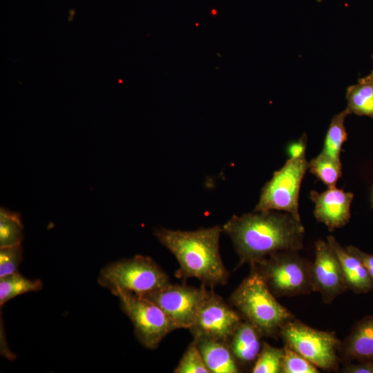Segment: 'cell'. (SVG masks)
<instances>
[{"label": "cell", "instance_id": "23", "mask_svg": "<svg viewBox=\"0 0 373 373\" xmlns=\"http://www.w3.org/2000/svg\"><path fill=\"white\" fill-rule=\"evenodd\" d=\"M175 373H211L193 340L187 347L174 369Z\"/></svg>", "mask_w": 373, "mask_h": 373}, {"label": "cell", "instance_id": "3", "mask_svg": "<svg viewBox=\"0 0 373 373\" xmlns=\"http://www.w3.org/2000/svg\"><path fill=\"white\" fill-rule=\"evenodd\" d=\"M229 301L242 318L253 324L263 337L279 336L283 326L294 318L252 267L249 274L232 292Z\"/></svg>", "mask_w": 373, "mask_h": 373}, {"label": "cell", "instance_id": "12", "mask_svg": "<svg viewBox=\"0 0 373 373\" xmlns=\"http://www.w3.org/2000/svg\"><path fill=\"white\" fill-rule=\"evenodd\" d=\"M353 198L352 193L336 186L329 187L320 193L312 191L310 199L314 203V217L325 224L330 231L342 227L350 219V204Z\"/></svg>", "mask_w": 373, "mask_h": 373}, {"label": "cell", "instance_id": "8", "mask_svg": "<svg viewBox=\"0 0 373 373\" xmlns=\"http://www.w3.org/2000/svg\"><path fill=\"white\" fill-rule=\"evenodd\" d=\"M116 296L121 309L133 323L137 339L144 347L155 350L164 337L177 329L167 315L151 301L126 291Z\"/></svg>", "mask_w": 373, "mask_h": 373}, {"label": "cell", "instance_id": "10", "mask_svg": "<svg viewBox=\"0 0 373 373\" xmlns=\"http://www.w3.org/2000/svg\"><path fill=\"white\" fill-rule=\"evenodd\" d=\"M242 320L234 307L209 290L189 330L193 338L207 337L228 343Z\"/></svg>", "mask_w": 373, "mask_h": 373}, {"label": "cell", "instance_id": "30", "mask_svg": "<svg viewBox=\"0 0 373 373\" xmlns=\"http://www.w3.org/2000/svg\"><path fill=\"white\" fill-rule=\"evenodd\" d=\"M372 204H373V195H372Z\"/></svg>", "mask_w": 373, "mask_h": 373}, {"label": "cell", "instance_id": "11", "mask_svg": "<svg viewBox=\"0 0 373 373\" xmlns=\"http://www.w3.org/2000/svg\"><path fill=\"white\" fill-rule=\"evenodd\" d=\"M312 276L313 291L318 292L326 304L347 289L338 258L327 241L319 239L315 243Z\"/></svg>", "mask_w": 373, "mask_h": 373}, {"label": "cell", "instance_id": "1", "mask_svg": "<svg viewBox=\"0 0 373 373\" xmlns=\"http://www.w3.org/2000/svg\"><path fill=\"white\" fill-rule=\"evenodd\" d=\"M222 229L233 244L238 267L256 264L278 251H298L303 247L304 227L287 212L254 211L234 215Z\"/></svg>", "mask_w": 373, "mask_h": 373}, {"label": "cell", "instance_id": "27", "mask_svg": "<svg viewBox=\"0 0 373 373\" xmlns=\"http://www.w3.org/2000/svg\"><path fill=\"white\" fill-rule=\"evenodd\" d=\"M347 249L356 256L367 269L369 274L373 279V254L366 253L354 246H348Z\"/></svg>", "mask_w": 373, "mask_h": 373}, {"label": "cell", "instance_id": "20", "mask_svg": "<svg viewBox=\"0 0 373 373\" xmlns=\"http://www.w3.org/2000/svg\"><path fill=\"white\" fill-rule=\"evenodd\" d=\"M350 114L347 108L334 115L327 130L322 152L333 159L340 160V153L343 143L347 140L345 119Z\"/></svg>", "mask_w": 373, "mask_h": 373}, {"label": "cell", "instance_id": "9", "mask_svg": "<svg viewBox=\"0 0 373 373\" xmlns=\"http://www.w3.org/2000/svg\"><path fill=\"white\" fill-rule=\"evenodd\" d=\"M209 290L171 283L143 298L158 306L171 320L176 329H189L193 324Z\"/></svg>", "mask_w": 373, "mask_h": 373}, {"label": "cell", "instance_id": "24", "mask_svg": "<svg viewBox=\"0 0 373 373\" xmlns=\"http://www.w3.org/2000/svg\"><path fill=\"white\" fill-rule=\"evenodd\" d=\"M281 373H319L318 368L299 353L285 345Z\"/></svg>", "mask_w": 373, "mask_h": 373}, {"label": "cell", "instance_id": "6", "mask_svg": "<svg viewBox=\"0 0 373 373\" xmlns=\"http://www.w3.org/2000/svg\"><path fill=\"white\" fill-rule=\"evenodd\" d=\"M279 336L289 346L324 371L339 367L341 341L334 332L319 330L294 318L283 326Z\"/></svg>", "mask_w": 373, "mask_h": 373}, {"label": "cell", "instance_id": "28", "mask_svg": "<svg viewBox=\"0 0 373 373\" xmlns=\"http://www.w3.org/2000/svg\"><path fill=\"white\" fill-rule=\"evenodd\" d=\"M306 137L303 136L298 142L292 143L289 147L290 157H297L305 154Z\"/></svg>", "mask_w": 373, "mask_h": 373}, {"label": "cell", "instance_id": "25", "mask_svg": "<svg viewBox=\"0 0 373 373\" xmlns=\"http://www.w3.org/2000/svg\"><path fill=\"white\" fill-rule=\"evenodd\" d=\"M22 260L21 245L0 248V278L18 271Z\"/></svg>", "mask_w": 373, "mask_h": 373}, {"label": "cell", "instance_id": "5", "mask_svg": "<svg viewBox=\"0 0 373 373\" xmlns=\"http://www.w3.org/2000/svg\"><path fill=\"white\" fill-rule=\"evenodd\" d=\"M250 267L261 276L276 298L313 291L312 262L300 256L298 251H278Z\"/></svg>", "mask_w": 373, "mask_h": 373}, {"label": "cell", "instance_id": "2", "mask_svg": "<svg viewBox=\"0 0 373 373\" xmlns=\"http://www.w3.org/2000/svg\"><path fill=\"white\" fill-rule=\"evenodd\" d=\"M220 226L195 231L156 229L154 235L179 263L178 277L194 278L210 288L227 283L229 272L220 254Z\"/></svg>", "mask_w": 373, "mask_h": 373}, {"label": "cell", "instance_id": "21", "mask_svg": "<svg viewBox=\"0 0 373 373\" xmlns=\"http://www.w3.org/2000/svg\"><path fill=\"white\" fill-rule=\"evenodd\" d=\"M309 169L329 187L336 186L342 175V164L321 152L309 163Z\"/></svg>", "mask_w": 373, "mask_h": 373}, {"label": "cell", "instance_id": "22", "mask_svg": "<svg viewBox=\"0 0 373 373\" xmlns=\"http://www.w3.org/2000/svg\"><path fill=\"white\" fill-rule=\"evenodd\" d=\"M283 348L263 342L260 352L251 370L253 373H281Z\"/></svg>", "mask_w": 373, "mask_h": 373}, {"label": "cell", "instance_id": "26", "mask_svg": "<svg viewBox=\"0 0 373 373\" xmlns=\"http://www.w3.org/2000/svg\"><path fill=\"white\" fill-rule=\"evenodd\" d=\"M341 372L345 373H373V360L356 363H347Z\"/></svg>", "mask_w": 373, "mask_h": 373}, {"label": "cell", "instance_id": "18", "mask_svg": "<svg viewBox=\"0 0 373 373\" xmlns=\"http://www.w3.org/2000/svg\"><path fill=\"white\" fill-rule=\"evenodd\" d=\"M43 287L41 280H30L19 271L13 274L0 278V305L3 306L6 303L17 296L28 292L38 291Z\"/></svg>", "mask_w": 373, "mask_h": 373}, {"label": "cell", "instance_id": "14", "mask_svg": "<svg viewBox=\"0 0 373 373\" xmlns=\"http://www.w3.org/2000/svg\"><path fill=\"white\" fill-rule=\"evenodd\" d=\"M327 241L338 258L347 289L357 294L373 291V279L361 260L343 247L334 236H328Z\"/></svg>", "mask_w": 373, "mask_h": 373}, {"label": "cell", "instance_id": "19", "mask_svg": "<svg viewBox=\"0 0 373 373\" xmlns=\"http://www.w3.org/2000/svg\"><path fill=\"white\" fill-rule=\"evenodd\" d=\"M23 225L20 213L0 209V248L21 245Z\"/></svg>", "mask_w": 373, "mask_h": 373}, {"label": "cell", "instance_id": "7", "mask_svg": "<svg viewBox=\"0 0 373 373\" xmlns=\"http://www.w3.org/2000/svg\"><path fill=\"white\" fill-rule=\"evenodd\" d=\"M309 169L305 154L290 157L283 166L274 172L263 186L254 211H279L287 212L300 220L298 197L300 184Z\"/></svg>", "mask_w": 373, "mask_h": 373}, {"label": "cell", "instance_id": "29", "mask_svg": "<svg viewBox=\"0 0 373 373\" xmlns=\"http://www.w3.org/2000/svg\"><path fill=\"white\" fill-rule=\"evenodd\" d=\"M368 75L369 77L373 78V70H372V72H371L369 75Z\"/></svg>", "mask_w": 373, "mask_h": 373}, {"label": "cell", "instance_id": "13", "mask_svg": "<svg viewBox=\"0 0 373 373\" xmlns=\"http://www.w3.org/2000/svg\"><path fill=\"white\" fill-rule=\"evenodd\" d=\"M339 354L347 363L373 360V316L358 321L341 343Z\"/></svg>", "mask_w": 373, "mask_h": 373}, {"label": "cell", "instance_id": "16", "mask_svg": "<svg viewBox=\"0 0 373 373\" xmlns=\"http://www.w3.org/2000/svg\"><path fill=\"white\" fill-rule=\"evenodd\" d=\"M211 373H238L240 367L228 343L207 338H193Z\"/></svg>", "mask_w": 373, "mask_h": 373}, {"label": "cell", "instance_id": "15", "mask_svg": "<svg viewBox=\"0 0 373 373\" xmlns=\"http://www.w3.org/2000/svg\"><path fill=\"white\" fill-rule=\"evenodd\" d=\"M262 337L253 324L244 319L242 321L228 342L239 366L254 364L262 349Z\"/></svg>", "mask_w": 373, "mask_h": 373}, {"label": "cell", "instance_id": "17", "mask_svg": "<svg viewBox=\"0 0 373 373\" xmlns=\"http://www.w3.org/2000/svg\"><path fill=\"white\" fill-rule=\"evenodd\" d=\"M346 99L350 113L366 115L373 119V78L368 75L347 89Z\"/></svg>", "mask_w": 373, "mask_h": 373}, {"label": "cell", "instance_id": "4", "mask_svg": "<svg viewBox=\"0 0 373 373\" xmlns=\"http://www.w3.org/2000/svg\"><path fill=\"white\" fill-rule=\"evenodd\" d=\"M97 282L115 296L126 291L142 297L170 283L155 260L142 255L108 264L101 269Z\"/></svg>", "mask_w": 373, "mask_h": 373}, {"label": "cell", "instance_id": "31", "mask_svg": "<svg viewBox=\"0 0 373 373\" xmlns=\"http://www.w3.org/2000/svg\"><path fill=\"white\" fill-rule=\"evenodd\" d=\"M372 57H373V56H372Z\"/></svg>", "mask_w": 373, "mask_h": 373}]
</instances>
